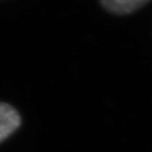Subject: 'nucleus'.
I'll return each mask as SVG.
<instances>
[{"label": "nucleus", "instance_id": "1", "mask_svg": "<svg viewBox=\"0 0 152 152\" xmlns=\"http://www.w3.org/2000/svg\"><path fill=\"white\" fill-rule=\"evenodd\" d=\"M20 116L12 106L0 103V143L10 136L20 125Z\"/></svg>", "mask_w": 152, "mask_h": 152}, {"label": "nucleus", "instance_id": "2", "mask_svg": "<svg viewBox=\"0 0 152 152\" xmlns=\"http://www.w3.org/2000/svg\"><path fill=\"white\" fill-rule=\"evenodd\" d=\"M151 0H100V4L107 11L114 15H129L139 10Z\"/></svg>", "mask_w": 152, "mask_h": 152}]
</instances>
